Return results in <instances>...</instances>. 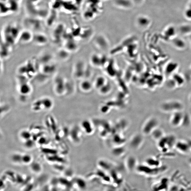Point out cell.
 I'll use <instances>...</instances> for the list:
<instances>
[{"label":"cell","instance_id":"cell-1","mask_svg":"<svg viewBox=\"0 0 191 191\" xmlns=\"http://www.w3.org/2000/svg\"><path fill=\"white\" fill-rule=\"evenodd\" d=\"M177 141L176 136L174 135H165L158 141L157 147L162 153H168L171 149L174 148Z\"/></svg>","mask_w":191,"mask_h":191},{"label":"cell","instance_id":"cell-2","mask_svg":"<svg viewBox=\"0 0 191 191\" xmlns=\"http://www.w3.org/2000/svg\"><path fill=\"white\" fill-rule=\"evenodd\" d=\"M161 109L165 113L172 114L178 111H182L183 106L181 103L176 101H168L163 103L161 105Z\"/></svg>","mask_w":191,"mask_h":191},{"label":"cell","instance_id":"cell-3","mask_svg":"<svg viewBox=\"0 0 191 191\" xmlns=\"http://www.w3.org/2000/svg\"><path fill=\"white\" fill-rule=\"evenodd\" d=\"M184 115L182 111L172 113L170 119L171 125L175 128L181 126Z\"/></svg>","mask_w":191,"mask_h":191},{"label":"cell","instance_id":"cell-4","mask_svg":"<svg viewBox=\"0 0 191 191\" xmlns=\"http://www.w3.org/2000/svg\"><path fill=\"white\" fill-rule=\"evenodd\" d=\"M174 148L181 154H186L191 152L189 146L186 140L177 141Z\"/></svg>","mask_w":191,"mask_h":191},{"label":"cell","instance_id":"cell-5","mask_svg":"<svg viewBox=\"0 0 191 191\" xmlns=\"http://www.w3.org/2000/svg\"><path fill=\"white\" fill-rule=\"evenodd\" d=\"M159 121L154 118H150L146 123L143 129V131L147 135L152 134L155 129L158 127Z\"/></svg>","mask_w":191,"mask_h":191},{"label":"cell","instance_id":"cell-6","mask_svg":"<svg viewBox=\"0 0 191 191\" xmlns=\"http://www.w3.org/2000/svg\"><path fill=\"white\" fill-rule=\"evenodd\" d=\"M151 134L152 135L153 138L157 141L162 138L165 135L164 131L159 127L155 129Z\"/></svg>","mask_w":191,"mask_h":191},{"label":"cell","instance_id":"cell-7","mask_svg":"<svg viewBox=\"0 0 191 191\" xmlns=\"http://www.w3.org/2000/svg\"><path fill=\"white\" fill-rule=\"evenodd\" d=\"M176 34V29L173 26L167 28L164 32L165 36L168 38H170L174 36Z\"/></svg>","mask_w":191,"mask_h":191},{"label":"cell","instance_id":"cell-8","mask_svg":"<svg viewBox=\"0 0 191 191\" xmlns=\"http://www.w3.org/2000/svg\"><path fill=\"white\" fill-rule=\"evenodd\" d=\"M148 164L150 166L153 167H159L162 166V162L159 158H151L148 160Z\"/></svg>","mask_w":191,"mask_h":191},{"label":"cell","instance_id":"cell-9","mask_svg":"<svg viewBox=\"0 0 191 191\" xmlns=\"http://www.w3.org/2000/svg\"><path fill=\"white\" fill-rule=\"evenodd\" d=\"M158 184L156 185V191H160L161 188H162V190H163L164 189L166 190L168 188V179L164 178Z\"/></svg>","mask_w":191,"mask_h":191},{"label":"cell","instance_id":"cell-10","mask_svg":"<svg viewBox=\"0 0 191 191\" xmlns=\"http://www.w3.org/2000/svg\"><path fill=\"white\" fill-rule=\"evenodd\" d=\"M43 108L49 109L52 108L53 105V101L50 99L45 98L41 99Z\"/></svg>","mask_w":191,"mask_h":191},{"label":"cell","instance_id":"cell-11","mask_svg":"<svg viewBox=\"0 0 191 191\" xmlns=\"http://www.w3.org/2000/svg\"><path fill=\"white\" fill-rule=\"evenodd\" d=\"M137 22L141 26L147 27L150 24V21L148 17L142 16L138 18Z\"/></svg>","mask_w":191,"mask_h":191},{"label":"cell","instance_id":"cell-12","mask_svg":"<svg viewBox=\"0 0 191 191\" xmlns=\"http://www.w3.org/2000/svg\"><path fill=\"white\" fill-rule=\"evenodd\" d=\"M191 125V117L188 113H184L181 126L187 127Z\"/></svg>","mask_w":191,"mask_h":191},{"label":"cell","instance_id":"cell-13","mask_svg":"<svg viewBox=\"0 0 191 191\" xmlns=\"http://www.w3.org/2000/svg\"><path fill=\"white\" fill-rule=\"evenodd\" d=\"M173 42L175 46L178 49H183L186 46L184 41L180 38L174 39Z\"/></svg>","mask_w":191,"mask_h":191},{"label":"cell","instance_id":"cell-14","mask_svg":"<svg viewBox=\"0 0 191 191\" xmlns=\"http://www.w3.org/2000/svg\"><path fill=\"white\" fill-rule=\"evenodd\" d=\"M179 30L182 34L186 35L191 32V26L188 25H182L180 27Z\"/></svg>","mask_w":191,"mask_h":191},{"label":"cell","instance_id":"cell-15","mask_svg":"<svg viewBox=\"0 0 191 191\" xmlns=\"http://www.w3.org/2000/svg\"><path fill=\"white\" fill-rule=\"evenodd\" d=\"M22 155L19 154H14L11 157V159L13 162L17 164L22 163Z\"/></svg>","mask_w":191,"mask_h":191},{"label":"cell","instance_id":"cell-16","mask_svg":"<svg viewBox=\"0 0 191 191\" xmlns=\"http://www.w3.org/2000/svg\"><path fill=\"white\" fill-rule=\"evenodd\" d=\"M32 159L30 155L27 154L22 155V162L24 164H29L32 162Z\"/></svg>","mask_w":191,"mask_h":191},{"label":"cell","instance_id":"cell-17","mask_svg":"<svg viewBox=\"0 0 191 191\" xmlns=\"http://www.w3.org/2000/svg\"><path fill=\"white\" fill-rule=\"evenodd\" d=\"M20 136L22 138L26 141L30 139L31 137V134L29 131H23L21 133Z\"/></svg>","mask_w":191,"mask_h":191},{"label":"cell","instance_id":"cell-18","mask_svg":"<svg viewBox=\"0 0 191 191\" xmlns=\"http://www.w3.org/2000/svg\"><path fill=\"white\" fill-rule=\"evenodd\" d=\"M20 37L22 39L21 40V41L26 42L28 41L31 39V35L29 32H26L22 34Z\"/></svg>","mask_w":191,"mask_h":191},{"label":"cell","instance_id":"cell-19","mask_svg":"<svg viewBox=\"0 0 191 191\" xmlns=\"http://www.w3.org/2000/svg\"><path fill=\"white\" fill-rule=\"evenodd\" d=\"M25 144L26 147L28 148H31L34 146V142L30 139L26 141Z\"/></svg>","mask_w":191,"mask_h":191},{"label":"cell","instance_id":"cell-20","mask_svg":"<svg viewBox=\"0 0 191 191\" xmlns=\"http://www.w3.org/2000/svg\"><path fill=\"white\" fill-rule=\"evenodd\" d=\"M32 169L35 172H38V170L39 172V171H40L41 170V166L38 163H35V164H33L32 165Z\"/></svg>","mask_w":191,"mask_h":191},{"label":"cell","instance_id":"cell-21","mask_svg":"<svg viewBox=\"0 0 191 191\" xmlns=\"http://www.w3.org/2000/svg\"><path fill=\"white\" fill-rule=\"evenodd\" d=\"M185 15L187 18L191 19V8L187 9L185 12Z\"/></svg>","mask_w":191,"mask_h":191},{"label":"cell","instance_id":"cell-22","mask_svg":"<svg viewBox=\"0 0 191 191\" xmlns=\"http://www.w3.org/2000/svg\"><path fill=\"white\" fill-rule=\"evenodd\" d=\"M186 141H187L191 150V138L188 139V140H187Z\"/></svg>","mask_w":191,"mask_h":191},{"label":"cell","instance_id":"cell-23","mask_svg":"<svg viewBox=\"0 0 191 191\" xmlns=\"http://www.w3.org/2000/svg\"><path fill=\"white\" fill-rule=\"evenodd\" d=\"M188 163L189 165V166L190 167V168H191V156L189 159Z\"/></svg>","mask_w":191,"mask_h":191},{"label":"cell","instance_id":"cell-24","mask_svg":"<svg viewBox=\"0 0 191 191\" xmlns=\"http://www.w3.org/2000/svg\"><path fill=\"white\" fill-rule=\"evenodd\" d=\"M190 101L191 102V95L190 96Z\"/></svg>","mask_w":191,"mask_h":191}]
</instances>
